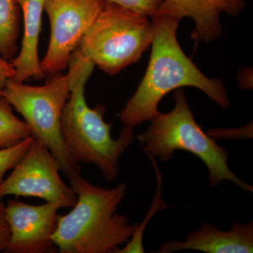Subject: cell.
<instances>
[{
  "label": "cell",
  "mask_w": 253,
  "mask_h": 253,
  "mask_svg": "<svg viewBox=\"0 0 253 253\" xmlns=\"http://www.w3.org/2000/svg\"><path fill=\"white\" fill-rule=\"evenodd\" d=\"M152 51L146 72L134 95L120 114L126 126L134 128L157 116L163 98L183 86L196 87L224 109L231 106L220 80L211 79L196 67L181 49L176 38L179 21L163 16L151 18Z\"/></svg>",
  "instance_id": "6da1fadb"
},
{
  "label": "cell",
  "mask_w": 253,
  "mask_h": 253,
  "mask_svg": "<svg viewBox=\"0 0 253 253\" xmlns=\"http://www.w3.org/2000/svg\"><path fill=\"white\" fill-rule=\"evenodd\" d=\"M94 63L76 49L68 62L70 96L63 108L61 131L70 156L75 162L91 163L108 181L119 173L120 158L135 139L133 128L126 126L120 136H111V125L105 122L102 105L91 109L86 104L84 89Z\"/></svg>",
  "instance_id": "7a4b0ae2"
},
{
  "label": "cell",
  "mask_w": 253,
  "mask_h": 253,
  "mask_svg": "<svg viewBox=\"0 0 253 253\" xmlns=\"http://www.w3.org/2000/svg\"><path fill=\"white\" fill-rule=\"evenodd\" d=\"M77 195L72 211L59 215L51 239L60 253H111L127 242L138 223L118 214L127 186L107 189L93 185L81 174L70 178Z\"/></svg>",
  "instance_id": "3957f363"
},
{
  "label": "cell",
  "mask_w": 253,
  "mask_h": 253,
  "mask_svg": "<svg viewBox=\"0 0 253 253\" xmlns=\"http://www.w3.org/2000/svg\"><path fill=\"white\" fill-rule=\"evenodd\" d=\"M174 99V109L169 113H158L150 121L151 125L147 129L136 137L145 154L168 162L177 150L187 151L207 166L211 188L228 180L240 189L253 193V186L240 179L229 168V152L219 146L196 122L184 91L177 89Z\"/></svg>",
  "instance_id": "277c9868"
},
{
  "label": "cell",
  "mask_w": 253,
  "mask_h": 253,
  "mask_svg": "<svg viewBox=\"0 0 253 253\" xmlns=\"http://www.w3.org/2000/svg\"><path fill=\"white\" fill-rule=\"evenodd\" d=\"M154 24L148 16L105 2L77 48L111 76L136 63L152 43Z\"/></svg>",
  "instance_id": "5b68a950"
},
{
  "label": "cell",
  "mask_w": 253,
  "mask_h": 253,
  "mask_svg": "<svg viewBox=\"0 0 253 253\" xmlns=\"http://www.w3.org/2000/svg\"><path fill=\"white\" fill-rule=\"evenodd\" d=\"M44 85L30 86L9 80L1 96L24 118L31 136L45 145L68 179L81 174L63 140L61 117L70 96L69 75L51 74Z\"/></svg>",
  "instance_id": "8992f818"
},
{
  "label": "cell",
  "mask_w": 253,
  "mask_h": 253,
  "mask_svg": "<svg viewBox=\"0 0 253 253\" xmlns=\"http://www.w3.org/2000/svg\"><path fill=\"white\" fill-rule=\"evenodd\" d=\"M59 171V163L49 149L34 139L11 174L0 182V199L7 196L36 197L60 208H73L77 195L63 181Z\"/></svg>",
  "instance_id": "52a82bcc"
},
{
  "label": "cell",
  "mask_w": 253,
  "mask_h": 253,
  "mask_svg": "<svg viewBox=\"0 0 253 253\" xmlns=\"http://www.w3.org/2000/svg\"><path fill=\"white\" fill-rule=\"evenodd\" d=\"M103 0H46L51 25L49 46L41 61L44 73H60L102 9Z\"/></svg>",
  "instance_id": "ba28073f"
},
{
  "label": "cell",
  "mask_w": 253,
  "mask_h": 253,
  "mask_svg": "<svg viewBox=\"0 0 253 253\" xmlns=\"http://www.w3.org/2000/svg\"><path fill=\"white\" fill-rule=\"evenodd\" d=\"M57 205H31L11 200L5 206L10 228V239L6 252L54 253L57 252L51 236L57 220Z\"/></svg>",
  "instance_id": "9c48e42d"
},
{
  "label": "cell",
  "mask_w": 253,
  "mask_h": 253,
  "mask_svg": "<svg viewBox=\"0 0 253 253\" xmlns=\"http://www.w3.org/2000/svg\"><path fill=\"white\" fill-rule=\"evenodd\" d=\"M245 4V0H164L154 16L179 21L185 17L192 18L195 27L191 38L197 42L208 43L222 34L220 15L238 16L244 9Z\"/></svg>",
  "instance_id": "30bf717a"
},
{
  "label": "cell",
  "mask_w": 253,
  "mask_h": 253,
  "mask_svg": "<svg viewBox=\"0 0 253 253\" xmlns=\"http://www.w3.org/2000/svg\"><path fill=\"white\" fill-rule=\"evenodd\" d=\"M193 250L206 253H251L253 252V222H236L229 231L219 230L210 222L201 224L199 230L190 233L184 241L165 242L156 251L172 253Z\"/></svg>",
  "instance_id": "8fae6325"
},
{
  "label": "cell",
  "mask_w": 253,
  "mask_h": 253,
  "mask_svg": "<svg viewBox=\"0 0 253 253\" xmlns=\"http://www.w3.org/2000/svg\"><path fill=\"white\" fill-rule=\"evenodd\" d=\"M22 10L24 33L19 54L11 60L15 75L13 81L24 83L29 78L42 79L45 73L38 56V42L42 27V16L46 0H16Z\"/></svg>",
  "instance_id": "7c38bea8"
},
{
  "label": "cell",
  "mask_w": 253,
  "mask_h": 253,
  "mask_svg": "<svg viewBox=\"0 0 253 253\" xmlns=\"http://www.w3.org/2000/svg\"><path fill=\"white\" fill-rule=\"evenodd\" d=\"M21 13L16 0H0V55L14 59L18 51Z\"/></svg>",
  "instance_id": "4fadbf2b"
},
{
  "label": "cell",
  "mask_w": 253,
  "mask_h": 253,
  "mask_svg": "<svg viewBox=\"0 0 253 253\" xmlns=\"http://www.w3.org/2000/svg\"><path fill=\"white\" fill-rule=\"evenodd\" d=\"M31 136L27 123L13 113V108L0 96V149L11 147Z\"/></svg>",
  "instance_id": "5bb4252c"
},
{
  "label": "cell",
  "mask_w": 253,
  "mask_h": 253,
  "mask_svg": "<svg viewBox=\"0 0 253 253\" xmlns=\"http://www.w3.org/2000/svg\"><path fill=\"white\" fill-rule=\"evenodd\" d=\"M151 160L154 166L155 170H156V176H157L158 186L156 189V196H155L154 204L151 206V209L148 213L144 220L141 224H138L135 232L131 236V239L126 242V246L122 249H116L113 251V253H144V245H143V237H144V231L146 227V223L148 222L156 212H158L161 210H165L168 208L167 205L163 202L162 197H161V186H162V174L160 172L158 168L157 163L155 161V158L153 156L146 155Z\"/></svg>",
  "instance_id": "9a60e30c"
},
{
  "label": "cell",
  "mask_w": 253,
  "mask_h": 253,
  "mask_svg": "<svg viewBox=\"0 0 253 253\" xmlns=\"http://www.w3.org/2000/svg\"><path fill=\"white\" fill-rule=\"evenodd\" d=\"M33 139L31 136L14 146L0 149V182L6 172L13 169L28 152Z\"/></svg>",
  "instance_id": "2e32d148"
},
{
  "label": "cell",
  "mask_w": 253,
  "mask_h": 253,
  "mask_svg": "<svg viewBox=\"0 0 253 253\" xmlns=\"http://www.w3.org/2000/svg\"><path fill=\"white\" fill-rule=\"evenodd\" d=\"M116 4L136 14L153 18L158 12L164 0H103Z\"/></svg>",
  "instance_id": "e0dca14e"
},
{
  "label": "cell",
  "mask_w": 253,
  "mask_h": 253,
  "mask_svg": "<svg viewBox=\"0 0 253 253\" xmlns=\"http://www.w3.org/2000/svg\"><path fill=\"white\" fill-rule=\"evenodd\" d=\"M10 228L5 214V205L0 199V253L6 251L10 239Z\"/></svg>",
  "instance_id": "ac0fdd59"
},
{
  "label": "cell",
  "mask_w": 253,
  "mask_h": 253,
  "mask_svg": "<svg viewBox=\"0 0 253 253\" xmlns=\"http://www.w3.org/2000/svg\"><path fill=\"white\" fill-rule=\"evenodd\" d=\"M14 75V65L0 55V96H1L6 83L9 80L12 79Z\"/></svg>",
  "instance_id": "d6986e66"
}]
</instances>
